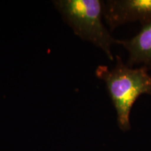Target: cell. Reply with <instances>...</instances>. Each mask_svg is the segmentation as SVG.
<instances>
[{"label": "cell", "instance_id": "6da1fadb", "mask_svg": "<svg viewBox=\"0 0 151 151\" xmlns=\"http://www.w3.org/2000/svg\"><path fill=\"white\" fill-rule=\"evenodd\" d=\"M148 71L143 66L129 67L119 55L116 56V64L112 69L105 65H99L96 69L97 77L106 86L122 131L131 129L130 112L136 100L141 94L151 96V76Z\"/></svg>", "mask_w": 151, "mask_h": 151}, {"label": "cell", "instance_id": "7a4b0ae2", "mask_svg": "<svg viewBox=\"0 0 151 151\" xmlns=\"http://www.w3.org/2000/svg\"><path fill=\"white\" fill-rule=\"evenodd\" d=\"M55 8L74 33L103 50L113 61L111 48L118 39L111 36L102 22L104 1L100 0H57Z\"/></svg>", "mask_w": 151, "mask_h": 151}, {"label": "cell", "instance_id": "3957f363", "mask_svg": "<svg viewBox=\"0 0 151 151\" xmlns=\"http://www.w3.org/2000/svg\"><path fill=\"white\" fill-rule=\"evenodd\" d=\"M103 17L111 32L134 22H151V0H108L104 1Z\"/></svg>", "mask_w": 151, "mask_h": 151}, {"label": "cell", "instance_id": "277c9868", "mask_svg": "<svg viewBox=\"0 0 151 151\" xmlns=\"http://www.w3.org/2000/svg\"><path fill=\"white\" fill-rule=\"evenodd\" d=\"M129 52L127 65L133 67L141 65L150 70L151 67V22L142 24L140 31L131 39L118 40Z\"/></svg>", "mask_w": 151, "mask_h": 151}, {"label": "cell", "instance_id": "5b68a950", "mask_svg": "<svg viewBox=\"0 0 151 151\" xmlns=\"http://www.w3.org/2000/svg\"><path fill=\"white\" fill-rule=\"evenodd\" d=\"M150 69H151V67H150Z\"/></svg>", "mask_w": 151, "mask_h": 151}]
</instances>
